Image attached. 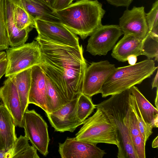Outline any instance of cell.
I'll return each mask as SVG.
<instances>
[{"instance_id":"obj_7","label":"cell","mask_w":158,"mask_h":158,"mask_svg":"<svg viewBox=\"0 0 158 158\" xmlns=\"http://www.w3.org/2000/svg\"><path fill=\"white\" fill-rule=\"evenodd\" d=\"M23 122L25 135L40 153L46 156L50 140L46 122L34 110L28 109L23 114Z\"/></svg>"},{"instance_id":"obj_38","label":"cell","mask_w":158,"mask_h":158,"mask_svg":"<svg viewBox=\"0 0 158 158\" xmlns=\"http://www.w3.org/2000/svg\"><path fill=\"white\" fill-rule=\"evenodd\" d=\"M156 96L155 100V105L156 106V108L157 109L158 108V88H156Z\"/></svg>"},{"instance_id":"obj_3","label":"cell","mask_w":158,"mask_h":158,"mask_svg":"<svg viewBox=\"0 0 158 158\" xmlns=\"http://www.w3.org/2000/svg\"><path fill=\"white\" fill-rule=\"evenodd\" d=\"M55 12L60 22L84 39L102 25L105 11L97 0H78Z\"/></svg>"},{"instance_id":"obj_14","label":"cell","mask_w":158,"mask_h":158,"mask_svg":"<svg viewBox=\"0 0 158 158\" xmlns=\"http://www.w3.org/2000/svg\"><path fill=\"white\" fill-rule=\"evenodd\" d=\"M0 100L12 116L16 126L23 128V114L19 95L15 85L9 77L0 88Z\"/></svg>"},{"instance_id":"obj_36","label":"cell","mask_w":158,"mask_h":158,"mask_svg":"<svg viewBox=\"0 0 158 158\" xmlns=\"http://www.w3.org/2000/svg\"><path fill=\"white\" fill-rule=\"evenodd\" d=\"M152 147L153 148H158V135L153 140Z\"/></svg>"},{"instance_id":"obj_25","label":"cell","mask_w":158,"mask_h":158,"mask_svg":"<svg viewBox=\"0 0 158 158\" xmlns=\"http://www.w3.org/2000/svg\"><path fill=\"white\" fill-rule=\"evenodd\" d=\"M46 82L48 109V113H50L60 109L66 104L46 77Z\"/></svg>"},{"instance_id":"obj_20","label":"cell","mask_w":158,"mask_h":158,"mask_svg":"<svg viewBox=\"0 0 158 158\" xmlns=\"http://www.w3.org/2000/svg\"><path fill=\"white\" fill-rule=\"evenodd\" d=\"M130 89L146 124L153 128L158 127V109L149 102L136 87L134 86Z\"/></svg>"},{"instance_id":"obj_13","label":"cell","mask_w":158,"mask_h":158,"mask_svg":"<svg viewBox=\"0 0 158 158\" xmlns=\"http://www.w3.org/2000/svg\"><path fill=\"white\" fill-rule=\"evenodd\" d=\"M59 153L62 158H102L106 153L96 145L67 137L59 143Z\"/></svg>"},{"instance_id":"obj_31","label":"cell","mask_w":158,"mask_h":158,"mask_svg":"<svg viewBox=\"0 0 158 158\" xmlns=\"http://www.w3.org/2000/svg\"><path fill=\"white\" fill-rule=\"evenodd\" d=\"M110 4L117 7H128L131 3L133 0H106Z\"/></svg>"},{"instance_id":"obj_2","label":"cell","mask_w":158,"mask_h":158,"mask_svg":"<svg viewBox=\"0 0 158 158\" xmlns=\"http://www.w3.org/2000/svg\"><path fill=\"white\" fill-rule=\"evenodd\" d=\"M130 89L112 95L96 105L112 125L118 140V158H138L134 148L129 130L130 112Z\"/></svg>"},{"instance_id":"obj_1","label":"cell","mask_w":158,"mask_h":158,"mask_svg":"<svg viewBox=\"0 0 158 158\" xmlns=\"http://www.w3.org/2000/svg\"><path fill=\"white\" fill-rule=\"evenodd\" d=\"M35 40L41 51L39 65L63 101L67 104L77 98L87 67L82 46L64 45L38 35Z\"/></svg>"},{"instance_id":"obj_11","label":"cell","mask_w":158,"mask_h":158,"mask_svg":"<svg viewBox=\"0 0 158 158\" xmlns=\"http://www.w3.org/2000/svg\"><path fill=\"white\" fill-rule=\"evenodd\" d=\"M144 7L134 6L125 10L119 19L118 25L124 35H132L144 39L149 32Z\"/></svg>"},{"instance_id":"obj_37","label":"cell","mask_w":158,"mask_h":158,"mask_svg":"<svg viewBox=\"0 0 158 158\" xmlns=\"http://www.w3.org/2000/svg\"><path fill=\"white\" fill-rule=\"evenodd\" d=\"M6 52L3 51H0V61L6 58Z\"/></svg>"},{"instance_id":"obj_24","label":"cell","mask_w":158,"mask_h":158,"mask_svg":"<svg viewBox=\"0 0 158 158\" xmlns=\"http://www.w3.org/2000/svg\"><path fill=\"white\" fill-rule=\"evenodd\" d=\"M95 108L96 105L93 103L90 97L81 94L77 98V114L81 121H84Z\"/></svg>"},{"instance_id":"obj_21","label":"cell","mask_w":158,"mask_h":158,"mask_svg":"<svg viewBox=\"0 0 158 158\" xmlns=\"http://www.w3.org/2000/svg\"><path fill=\"white\" fill-rule=\"evenodd\" d=\"M15 85L19 95L23 114L28 109L31 81V68L9 76Z\"/></svg>"},{"instance_id":"obj_18","label":"cell","mask_w":158,"mask_h":158,"mask_svg":"<svg viewBox=\"0 0 158 158\" xmlns=\"http://www.w3.org/2000/svg\"><path fill=\"white\" fill-rule=\"evenodd\" d=\"M15 127L14 120L11 114L2 102H0V144L1 150L7 149L15 141L17 138Z\"/></svg>"},{"instance_id":"obj_5","label":"cell","mask_w":158,"mask_h":158,"mask_svg":"<svg viewBox=\"0 0 158 158\" xmlns=\"http://www.w3.org/2000/svg\"><path fill=\"white\" fill-rule=\"evenodd\" d=\"M96 109L93 115L83 121L75 139L95 145L103 143L118 146V142L112 125L104 113Z\"/></svg>"},{"instance_id":"obj_27","label":"cell","mask_w":158,"mask_h":158,"mask_svg":"<svg viewBox=\"0 0 158 158\" xmlns=\"http://www.w3.org/2000/svg\"><path fill=\"white\" fill-rule=\"evenodd\" d=\"M10 46L6 20L5 0L0 1V51L7 49Z\"/></svg>"},{"instance_id":"obj_9","label":"cell","mask_w":158,"mask_h":158,"mask_svg":"<svg viewBox=\"0 0 158 158\" xmlns=\"http://www.w3.org/2000/svg\"><path fill=\"white\" fill-rule=\"evenodd\" d=\"M116 68L107 60L92 62L85 72L82 94L91 97L100 93L103 84Z\"/></svg>"},{"instance_id":"obj_39","label":"cell","mask_w":158,"mask_h":158,"mask_svg":"<svg viewBox=\"0 0 158 158\" xmlns=\"http://www.w3.org/2000/svg\"><path fill=\"white\" fill-rule=\"evenodd\" d=\"M1 150V146H0V150Z\"/></svg>"},{"instance_id":"obj_30","label":"cell","mask_w":158,"mask_h":158,"mask_svg":"<svg viewBox=\"0 0 158 158\" xmlns=\"http://www.w3.org/2000/svg\"><path fill=\"white\" fill-rule=\"evenodd\" d=\"M75 0H56L53 9L54 11L62 9L72 4Z\"/></svg>"},{"instance_id":"obj_15","label":"cell","mask_w":158,"mask_h":158,"mask_svg":"<svg viewBox=\"0 0 158 158\" xmlns=\"http://www.w3.org/2000/svg\"><path fill=\"white\" fill-rule=\"evenodd\" d=\"M46 76L39 65L31 68V81L28 104L39 107L48 113L46 86Z\"/></svg>"},{"instance_id":"obj_40","label":"cell","mask_w":158,"mask_h":158,"mask_svg":"<svg viewBox=\"0 0 158 158\" xmlns=\"http://www.w3.org/2000/svg\"></svg>"},{"instance_id":"obj_10","label":"cell","mask_w":158,"mask_h":158,"mask_svg":"<svg viewBox=\"0 0 158 158\" xmlns=\"http://www.w3.org/2000/svg\"><path fill=\"white\" fill-rule=\"evenodd\" d=\"M35 27L38 35L58 43L76 46L79 45V38L60 22L36 19Z\"/></svg>"},{"instance_id":"obj_4","label":"cell","mask_w":158,"mask_h":158,"mask_svg":"<svg viewBox=\"0 0 158 158\" xmlns=\"http://www.w3.org/2000/svg\"><path fill=\"white\" fill-rule=\"evenodd\" d=\"M158 69L154 61L146 59L133 65L116 68L103 84L102 97L121 93L141 84Z\"/></svg>"},{"instance_id":"obj_19","label":"cell","mask_w":158,"mask_h":158,"mask_svg":"<svg viewBox=\"0 0 158 158\" xmlns=\"http://www.w3.org/2000/svg\"><path fill=\"white\" fill-rule=\"evenodd\" d=\"M19 2L31 17L47 21L60 22L54 9L40 0H15Z\"/></svg>"},{"instance_id":"obj_6","label":"cell","mask_w":158,"mask_h":158,"mask_svg":"<svg viewBox=\"0 0 158 158\" xmlns=\"http://www.w3.org/2000/svg\"><path fill=\"white\" fill-rule=\"evenodd\" d=\"M7 65L6 77L39 65L41 58L40 45L36 40L6 50Z\"/></svg>"},{"instance_id":"obj_33","label":"cell","mask_w":158,"mask_h":158,"mask_svg":"<svg viewBox=\"0 0 158 158\" xmlns=\"http://www.w3.org/2000/svg\"><path fill=\"white\" fill-rule=\"evenodd\" d=\"M137 56L135 55H131L127 58V61L130 65H133L136 63Z\"/></svg>"},{"instance_id":"obj_26","label":"cell","mask_w":158,"mask_h":158,"mask_svg":"<svg viewBox=\"0 0 158 158\" xmlns=\"http://www.w3.org/2000/svg\"><path fill=\"white\" fill-rule=\"evenodd\" d=\"M130 105L135 115L140 132L146 143L149 137L153 133V128L148 126L144 121L135 98L131 94L130 98Z\"/></svg>"},{"instance_id":"obj_17","label":"cell","mask_w":158,"mask_h":158,"mask_svg":"<svg viewBox=\"0 0 158 158\" xmlns=\"http://www.w3.org/2000/svg\"><path fill=\"white\" fill-rule=\"evenodd\" d=\"M6 20L8 36L10 47H15L25 44L28 34L34 28L29 26L22 30L16 27L14 19L13 6L10 0H5Z\"/></svg>"},{"instance_id":"obj_29","label":"cell","mask_w":158,"mask_h":158,"mask_svg":"<svg viewBox=\"0 0 158 158\" xmlns=\"http://www.w3.org/2000/svg\"><path fill=\"white\" fill-rule=\"evenodd\" d=\"M129 130L131 141L137 136L141 135L135 115L131 107L129 117Z\"/></svg>"},{"instance_id":"obj_12","label":"cell","mask_w":158,"mask_h":158,"mask_svg":"<svg viewBox=\"0 0 158 158\" xmlns=\"http://www.w3.org/2000/svg\"><path fill=\"white\" fill-rule=\"evenodd\" d=\"M77 98L73 99L60 109L50 113H46L52 126L55 131L60 132H73L82 124L77 112Z\"/></svg>"},{"instance_id":"obj_28","label":"cell","mask_w":158,"mask_h":158,"mask_svg":"<svg viewBox=\"0 0 158 158\" xmlns=\"http://www.w3.org/2000/svg\"><path fill=\"white\" fill-rule=\"evenodd\" d=\"M146 18L149 29V34L158 38V0L153 3L151 10L146 13Z\"/></svg>"},{"instance_id":"obj_35","label":"cell","mask_w":158,"mask_h":158,"mask_svg":"<svg viewBox=\"0 0 158 158\" xmlns=\"http://www.w3.org/2000/svg\"><path fill=\"white\" fill-rule=\"evenodd\" d=\"M49 7L53 9V6L56 0H40Z\"/></svg>"},{"instance_id":"obj_32","label":"cell","mask_w":158,"mask_h":158,"mask_svg":"<svg viewBox=\"0 0 158 158\" xmlns=\"http://www.w3.org/2000/svg\"><path fill=\"white\" fill-rule=\"evenodd\" d=\"M7 65V61L6 58L0 61V79L5 74Z\"/></svg>"},{"instance_id":"obj_22","label":"cell","mask_w":158,"mask_h":158,"mask_svg":"<svg viewBox=\"0 0 158 158\" xmlns=\"http://www.w3.org/2000/svg\"><path fill=\"white\" fill-rule=\"evenodd\" d=\"M28 141L25 135H21L9 148L0 150V158H26L30 146Z\"/></svg>"},{"instance_id":"obj_16","label":"cell","mask_w":158,"mask_h":158,"mask_svg":"<svg viewBox=\"0 0 158 158\" xmlns=\"http://www.w3.org/2000/svg\"><path fill=\"white\" fill-rule=\"evenodd\" d=\"M144 39L132 35H124L113 48L111 56L118 61L125 62L131 55L145 56Z\"/></svg>"},{"instance_id":"obj_8","label":"cell","mask_w":158,"mask_h":158,"mask_svg":"<svg viewBox=\"0 0 158 158\" xmlns=\"http://www.w3.org/2000/svg\"><path fill=\"white\" fill-rule=\"evenodd\" d=\"M123 34L118 25H102L90 35L86 51L93 56H105Z\"/></svg>"},{"instance_id":"obj_23","label":"cell","mask_w":158,"mask_h":158,"mask_svg":"<svg viewBox=\"0 0 158 158\" xmlns=\"http://www.w3.org/2000/svg\"><path fill=\"white\" fill-rule=\"evenodd\" d=\"M13 6V15L15 25L20 30L29 26L35 27L34 20L31 17L21 3L15 0H10Z\"/></svg>"},{"instance_id":"obj_34","label":"cell","mask_w":158,"mask_h":158,"mask_svg":"<svg viewBox=\"0 0 158 158\" xmlns=\"http://www.w3.org/2000/svg\"><path fill=\"white\" fill-rule=\"evenodd\" d=\"M157 72L155 77H154L152 83V89L154 88H158V69L156 70Z\"/></svg>"}]
</instances>
